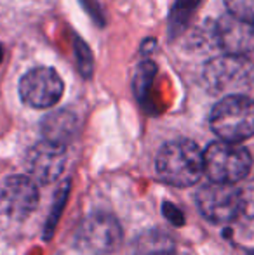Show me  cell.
<instances>
[{"instance_id":"277c9868","label":"cell","mask_w":254,"mask_h":255,"mask_svg":"<svg viewBox=\"0 0 254 255\" xmlns=\"http://www.w3.org/2000/svg\"><path fill=\"white\" fill-rule=\"evenodd\" d=\"M251 154L244 146L232 142H213L204 151V172L218 184H235L251 170Z\"/></svg>"},{"instance_id":"2e32d148","label":"cell","mask_w":254,"mask_h":255,"mask_svg":"<svg viewBox=\"0 0 254 255\" xmlns=\"http://www.w3.org/2000/svg\"><path fill=\"white\" fill-rule=\"evenodd\" d=\"M77 57H78V64H80V71L89 77L92 68V57L91 52L87 51V47L84 44L80 45V42H77Z\"/></svg>"},{"instance_id":"5bb4252c","label":"cell","mask_w":254,"mask_h":255,"mask_svg":"<svg viewBox=\"0 0 254 255\" xmlns=\"http://www.w3.org/2000/svg\"><path fill=\"white\" fill-rule=\"evenodd\" d=\"M228 14L254 24V0H225Z\"/></svg>"},{"instance_id":"ba28073f","label":"cell","mask_w":254,"mask_h":255,"mask_svg":"<svg viewBox=\"0 0 254 255\" xmlns=\"http://www.w3.org/2000/svg\"><path fill=\"white\" fill-rule=\"evenodd\" d=\"M38 205L37 184L26 175H12L0 188V210L12 219H26Z\"/></svg>"},{"instance_id":"ac0fdd59","label":"cell","mask_w":254,"mask_h":255,"mask_svg":"<svg viewBox=\"0 0 254 255\" xmlns=\"http://www.w3.org/2000/svg\"><path fill=\"white\" fill-rule=\"evenodd\" d=\"M173 255H181V254H173Z\"/></svg>"},{"instance_id":"e0dca14e","label":"cell","mask_w":254,"mask_h":255,"mask_svg":"<svg viewBox=\"0 0 254 255\" xmlns=\"http://www.w3.org/2000/svg\"><path fill=\"white\" fill-rule=\"evenodd\" d=\"M2 59H3V49H2V45H0V63H2Z\"/></svg>"},{"instance_id":"8992f818","label":"cell","mask_w":254,"mask_h":255,"mask_svg":"<svg viewBox=\"0 0 254 255\" xmlns=\"http://www.w3.org/2000/svg\"><path fill=\"white\" fill-rule=\"evenodd\" d=\"M63 89L64 85L58 71L45 66L30 70L19 82L21 101L37 110L54 106L61 99Z\"/></svg>"},{"instance_id":"6da1fadb","label":"cell","mask_w":254,"mask_h":255,"mask_svg":"<svg viewBox=\"0 0 254 255\" xmlns=\"http://www.w3.org/2000/svg\"><path fill=\"white\" fill-rule=\"evenodd\" d=\"M157 174L164 182L178 188L195 184L204 172V153L192 141L167 142L157 154Z\"/></svg>"},{"instance_id":"9a60e30c","label":"cell","mask_w":254,"mask_h":255,"mask_svg":"<svg viewBox=\"0 0 254 255\" xmlns=\"http://www.w3.org/2000/svg\"><path fill=\"white\" fill-rule=\"evenodd\" d=\"M241 202H242V212L249 219H254V181L249 182L241 191Z\"/></svg>"},{"instance_id":"7a4b0ae2","label":"cell","mask_w":254,"mask_h":255,"mask_svg":"<svg viewBox=\"0 0 254 255\" xmlns=\"http://www.w3.org/2000/svg\"><path fill=\"white\" fill-rule=\"evenodd\" d=\"M209 124L225 142L246 141L254 135V101L248 96L223 98L211 111Z\"/></svg>"},{"instance_id":"7c38bea8","label":"cell","mask_w":254,"mask_h":255,"mask_svg":"<svg viewBox=\"0 0 254 255\" xmlns=\"http://www.w3.org/2000/svg\"><path fill=\"white\" fill-rule=\"evenodd\" d=\"M134 255H173L174 240L160 229L145 231L134 240Z\"/></svg>"},{"instance_id":"3957f363","label":"cell","mask_w":254,"mask_h":255,"mask_svg":"<svg viewBox=\"0 0 254 255\" xmlns=\"http://www.w3.org/2000/svg\"><path fill=\"white\" fill-rule=\"evenodd\" d=\"M204 84L214 94L242 96L254 87V64L244 56H218L204 66Z\"/></svg>"},{"instance_id":"8fae6325","label":"cell","mask_w":254,"mask_h":255,"mask_svg":"<svg viewBox=\"0 0 254 255\" xmlns=\"http://www.w3.org/2000/svg\"><path fill=\"white\" fill-rule=\"evenodd\" d=\"M40 128L44 141L66 148V144L75 137L78 130V118L68 110L52 111L42 120Z\"/></svg>"},{"instance_id":"9c48e42d","label":"cell","mask_w":254,"mask_h":255,"mask_svg":"<svg viewBox=\"0 0 254 255\" xmlns=\"http://www.w3.org/2000/svg\"><path fill=\"white\" fill-rule=\"evenodd\" d=\"M66 165V149L64 146L42 141L31 146L26 154L28 172L40 184H51L63 174Z\"/></svg>"},{"instance_id":"4fadbf2b","label":"cell","mask_w":254,"mask_h":255,"mask_svg":"<svg viewBox=\"0 0 254 255\" xmlns=\"http://www.w3.org/2000/svg\"><path fill=\"white\" fill-rule=\"evenodd\" d=\"M200 0H178L173 7V12L169 17V28L171 33L176 35L187 26L188 19H190L192 12L195 10V7L199 5Z\"/></svg>"},{"instance_id":"5b68a950","label":"cell","mask_w":254,"mask_h":255,"mask_svg":"<svg viewBox=\"0 0 254 255\" xmlns=\"http://www.w3.org/2000/svg\"><path fill=\"white\" fill-rule=\"evenodd\" d=\"M122 229L117 219L105 212H96L78 226L75 243L89 255H108L119 247Z\"/></svg>"},{"instance_id":"30bf717a","label":"cell","mask_w":254,"mask_h":255,"mask_svg":"<svg viewBox=\"0 0 254 255\" xmlns=\"http://www.w3.org/2000/svg\"><path fill=\"white\" fill-rule=\"evenodd\" d=\"M218 45L230 56H248L254 52V24L242 21L232 14L218 19L214 28Z\"/></svg>"},{"instance_id":"52a82bcc","label":"cell","mask_w":254,"mask_h":255,"mask_svg":"<svg viewBox=\"0 0 254 255\" xmlns=\"http://www.w3.org/2000/svg\"><path fill=\"white\" fill-rule=\"evenodd\" d=\"M197 207L211 222L225 224L237 217L242 212L241 191L230 184L211 182L197 193Z\"/></svg>"}]
</instances>
